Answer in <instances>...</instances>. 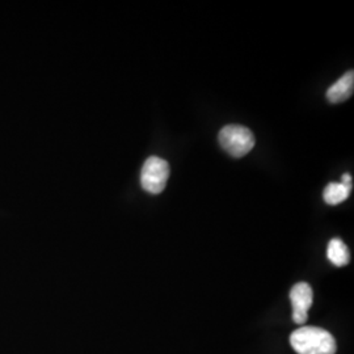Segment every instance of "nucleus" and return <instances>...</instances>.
Listing matches in <instances>:
<instances>
[{"instance_id":"1","label":"nucleus","mask_w":354,"mask_h":354,"mask_svg":"<svg viewBox=\"0 0 354 354\" xmlns=\"http://www.w3.org/2000/svg\"><path fill=\"white\" fill-rule=\"evenodd\" d=\"M290 344L298 354H335V337L326 329L304 327L291 333Z\"/></svg>"},{"instance_id":"2","label":"nucleus","mask_w":354,"mask_h":354,"mask_svg":"<svg viewBox=\"0 0 354 354\" xmlns=\"http://www.w3.org/2000/svg\"><path fill=\"white\" fill-rule=\"evenodd\" d=\"M219 143L234 158L245 156L254 147V136L248 127L227 125L219 131Z\"/></svg>"},{"instance_id":"3","label":"nucleus","mask_w":354,"mask_h":354,"mask_svg":"<svg viewBox=\"0 0 354 354\" xmlns=\"http://www.w3.org/2000/svg\"><path fill=\"white\" fill-rule=\"evenodd\" d=\"M168 177H169L168 163L165 159L151 156L145 162L142 168L140 185L143 189L151 194H159L165 190Z\"/></svg>"},{"instance_id":"4","label":"nucleus","mask_w":354,"mask_h":354,"mask_svg":"<svg viewBox=\"0 0 354 354\" xmlns=\"http://www.w3.org/2000/svg\"><path fill=\"white\" fill-rule=\"evenodd\" d=\"M314 294L308 283L299 282L292 286L290 301L292 304V320L297 324H304L308 317V310L313 304Z\"/></svg>"},{"instance_id":"5","label":"nucleus","mask_w":354,"mask_h":354,"mask_svg":"<svg viewBox=\"0 0 354 354\" xmlns=\"http://www.w3.org/2000/svg\"><path fill=\"white\" fill-rule=\"evenodd\" d=\"M352 192V176L349 174H345L342 176V183H330L323 193L324 201L328 205H339L344 203Z\"/></svg>"},{"instance_id":"6","label":"nucleus","mask_w":354,"mask_h":354,"mask_svg":"<svg viewBox=\"0 0 354 354\" xmlns=\"http://www.w3.org/2000/svg\"><path fill=\"white\" fill-rule=\"evenodd\" d=\"M354 73L349 71L327 91V99L333 104L345 102L353 95Z\"/></svg>"},{"instance_id":"7","label":"nucleus","mask_w":354,"mask_h":354,"mask_svg":"<svg viewBox=\"0 0 354 354\" xmlns=\"http://www.w3.org/2000/svg\"><path fill=\"white\" fill-rule=\"evenodd\" d=\"M327 256H328L329 261L336 266H348L351 261L349 250L345 245V243L339 238H335L329 241Z\"/></svg>"}]
</instances>
